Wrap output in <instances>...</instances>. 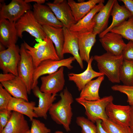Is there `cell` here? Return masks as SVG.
I'll use <instances>...</instances> for the list:
<instances>
[{
    "instance_id": "cell-17",
    "label": "cell",
    "mask_w": 133,
    "mask_h": 133,
    "mask_svg": "<svg viewBox=\"0 0 133 133\" xmlns=\"http://www.w3.org/2000/svg\"><path fill=\"white\" fill-rule=\"evenodd\" d=\"M63 29L65 38L63 50V54L67 53L71 54L76 60L81 68L83 69V61L80 57L79 53L77 34L65 27L64 26Z\"/></svg>"
},
{
    "instance_id": "cell-2",
    "label": "cell",
    "mask_w": 133,
    "mask_h": 133,
    "mask_svg": "<svg viewBox=\"0 0 133 133\" xmlns=\"http://www.w3.org/2000/svg\"><path fill=\"white\" fill-rule=\"evenodd\" d=\"M93 60L97 63L99 72L106 76L113 83H119V72L123 60L122 54L116 56L106 52L100 55L93 56Z\"/></svg>"
},
{
    "instance_id": "cell-40",
    "label": "cell",
    "mask_w": 133,
    "mask_h": 133,
    "mask_svg": "<svg viewBox=\"0 0 133 133\" xmlns=\"http://www.w3.org/2000/svg\"><path fill=\"white\" fill-rule=\"evenodd\" d=\"M102 122L101 119H98L96 121L97 133H107L102 126Z\"/></svg>"
},
{
    "instance_id": "cell-34",
    "label": "cell",
    "mask_w": 133,
    "mask_h": 133,
    "mask_svg": "<svg viewBox=\"0 0 133 133\" xmlns=\"http://www.w3.org/2000/svg\"><path fill=\"white\" fill-rule=\"evenodd\" d=\"M30 130L31 133H50L51 130L45 124L38 119L33 118L32 121Z\"/></svg>"
},
{
    "instance_id": "cell-27",
    "label": "cell",
    "mask_w": 133,
    "mask_h": 133,
    "mask_svg": "<svg viewBox=\"0 0 133 133\" xmlns=\"http://www.w3.org/2000/svg\"><path fill=\"white\" fill-rule=\"evenodd\" d=\"M42 27L47 36L54 44L60 60L64 59L63 50L65 38L63 28H56L48 26H42Z\"/></svg>"
},
{
    "instance_id": "cell-32",
    "label": "cell",
    "mask_w": 133,
    "mask_h": 133,
    "mask_svg": "<svg viewBox=\"0 0 133 133\" xmlns=\"http://www.w3.org/2000/svg\"><path fill=\"white\" fill-rule=\"evenodd\" d=\"M76 122L81 127L82 133H97L96 125L87 118L78 116L76 118Z\"/></svg>"
},
{
    "instance_id": "cell-12",
    "label": "cell",
    "mask_w": 133,
    "mask_h": 133,
    "mask_svg": "<svg viewBox=\"0 0 133 133\" xmlns=\"http://www.w3.org/2000/svg\"><path fill=\"white\" fill-rule=\"evenodd\" d=\"M33 11L36 21L42 26H48L58 28L64 27L47 5L35 3L33 5Z\"/></svg>"
},
{
    "instance_id": "cell-16",
    "label": "cell",
    "mask_w": 133,
    "mask_h": 133,
    "mask_svg": "<svg viewBox=\"0 0 133 133\" xmlns=\"http://www.w3.org/2000/svg\"><path fill=\"white\" fill-rule=\"evenodd\" d=\"M32 90L34 96L39 99L38 106L33 108L34 112L38 117H43L46 119L47 113L56 100V95L41 92L37 85Z\"/></svg>"
},
{
    "instance_id": "cell-7",
    "label": "cell",
    "mask_w": 133,
    "mask_h": 133,
    "mask_svg": "<svg viewBox=\"0 0 133 133\" xmlns=\"http://www.w3.org/2000/svg\"><path fill=\"white\" fill-rule=\"evenodd\" d=\"M20 59L18 67V76L25 84L28 94L32 90L33 75L35 69L31 55L26 51L23 43L20 48Z\"/></svg>"
},
{
    "instance_id": "cell-13",
    "label": "cell",
    "mask_w": 133,
    "mask_h": 133,
    "mask_svg": "<svg viewBox=\"0 0 133 133\" xmlns=\"http://www.w3.org/2000/svg\"><path fill=\"white\" fill-rule=\"evenodd\" d=\"M131 107L129 105L115 104L112 102L106 108V114L112 121L124 126H129Z\"/></svg>"
},
{
    "instance_id": "cell-1",
    "label": "cell",
    "mask_w": 133,
    "mask_h": 133,
    "mask_svg": "<svg viewBox=\"0 0 133 133\" xmlns=\"http://www.w3.org/2000/svg\"><path fill=\"white\" fill-rule=\"evenodd\" d=\"M59 96L61 99L53 103L48 112L52 119L57 124L62 125L68 132L70 131L69 126L73 115L71 105L73 99L66 87Z\"/></svg>"
},
{
    "instance_id": "cell-38",
    "label": "cell",
    "mask_w": 133,
    "mask_h": 133,
    "mask_svg": "<svg viewBox=\"0 0 133 133\" xmlns=\"http://www.w3.org/2000/svg\"><path fill=\"white\" fill-rule=\"evenodd\" d=\"M16 76L10 73H1L0 74V82L7 81L14 79Z\"/></svg>"
},
{
    "instance_id": "cell-46",
    "label": "cell",
    "mask_w": 133,
    "mask_h": 133,
    "mask_svg": "<svg viewBox=\"0 0 133 133\" xmlns=\"http://www.w3.org/2000/svg\"></svg>"
},
{
    "instance_id": "cell-42",
    "label": "cell",
    "mask_w": 133,
    "mask_h": 133,
    "mask_svg": "<svg viewBox=\"0 0 133 133\" xmlns=\"http://www.w3.org/2000/svg\"><path fill=\"white\" fill-rule=\"evenodd\" d=\"M25 1L27 3H29L34 2H35L36 3L38 4H42L44 3L46 1L45 0H25Z\"/></svg>"
},
{
    "instance_id": "cell-41",
    "label": "cell",
    "mask_w": 133,
    "mask_h": 133,
    "mask_svg": "<svg viewBox=\"0 0 133 133\" xmlns=\"http://www.w3.org/2000/svg\"><path fill=\"white\" fill-rule=\"evenodd\" d=\"M131 112L129 127L132 133H133V106H131Z\"/></svg>"
},
{
    "instance_id": "cell-23",
    "label": "cell",
    "mask_w": 133,
    "mask_h": 133,
    "mask_svg": "<svg viewBox=\"0 0 133 133\" xmlns=\"http://www.w3.org/2000/svg\"><path fill=\"white\" fill-rule=\"evenodd\" d=\"M35 105V103L34 101L29 102L22 99L12 97L8 104L7 109L27 116L32 121L34 117H38L33 110Z\"/></svg>"
},
{
    "instance_id": "cell-4",
    "label": "cell",
    "mask_w": 133,
    "mask_h": 133,
    "mask_svg": "<svg viewBox=\"0 0 133 133\" xmlns=\"http://www.w3.org/2000/svg\"><path fill=\"white\" fill-rule=\"evenodd\" d=\"M113 96L110 95L93 101L86 100L79 97L75 99L84 108L85 114L87 119L95 123L98 119L102 121L108 119L106 114V108L109 104L113 102Z\"/></svg>"
},
{
    "instance_id": "cell-31",
    "label": "cell",
    "mask_w": 133,
    "mask_h": 133,
    "mask_svg": "<svg viewBox=\"0 0 133 133\" xmlns=\"http://www.w3.org/2000/svg\"><path fill=\"white\" fill-rule=\"evenodd\" d=\"M102 126L107 133H132L129 126H124L109 120H102Z\"/></svg>"
},
{
    "instance_id": "cell-14",
    "label": "cell",
    "mask_w": 133,
    "mask_h": 133,
    "mask_svg": "<svg viewBox=\"0 0 133 133\" xmlns=\"http://www.w3.org/2000/svg\"><path fill=\"white\" fill-rule=\"evenodd\" d=\"M99 41L107 52L116 56L122 55L126 44L121 35L111 32L100 38Z\"/></svg>"
},
{
    "instance_id": "cell-11",
    "label": "cell",
    "mask_w": 133,
    "mask_h": 133,
    "mask_svg": "<svg viewBox=\"0 0 133 133\" xmlns=\"http://www.w3.org/2000/svg\"><path fill=\"white\" fill-rule=\"evenodd\" d=\"M47 4L64 27L69 29L76 23L67 0H55Z\"/></svg>"
},
{
    "instance_id": "cell-25",
    "label": "cell",
    "mask_w": 133,
    "mask_h": 133,
    "mask_svg": "<svg viewBox=\"0 0 133 133\" xmlns=\"http://www.w3.org/2000/svg\"><path fill=\"white\" fill-rule=\"evenodd\" d=\"M77 34L80 57L83 61L88 63L90 58V54L91 50L96 41L97 35L93 32Z\"/></svg>"
},
{
    "instance_id": "cell-3",
    "label": "cell",
    "mask_w": 133,
    "mask_h": 133,
    "mask_svg": "<svg viewBox=\"0 0 133 133\" xmlns=\"http://www.w3.org/2000/svg\"><path fill=\"white\" fill-rule=\"evenodd\" d=\"M23 43L26 51L32 57L35 68L44 61L60 60L53 43L47 36L44 40L38 41L33 47L30 46L25 41Z\"/></svg>"
},
{
    "instance_id": "cell-37",
    "label": "cell",
    "mask_w": 133,
    "mask_h": 133,
    "mask_svg": "<svg viewBox=\"0 0 133 133\" xmlns=\"http://www.w3.org/2000/svg\"><path fill=\"white\" fill-rule=\"evenodd\" d=\"M122 54L124 60L133 61V41H130L126 44Z\"/></svg>"
},
{
    "instance_id": "cell-45",
    "label": "cell",
    "mask_w": 133,
    "mask_h": 133,
    "mask_svg": "<svg viewBox=\"0 0 133 133\" xmlns=\"http://www.w3.org/2000/svg\"><path fill=\"white\" fill-rule=\"evenodd\" d=\"M26 133H31L30 130H29Z\"/></svg>"
},
{
    "instance_id": "cell-39",
    "label": "cell",
    "mask_w": 133,
    "mask_h": 133,
    "mask_svg": "<svg viewBox=\"0 0 133 133\" xmlns=\"http://www.w3.org/2000/svg\"><path fill=\"white\" fill-rule=\"evenodd\" d=\"M124 5L132 14L133 17V0H121Z\"/></svg>"
},
{
    "instance_id": "cell-6",
    "label": "cell",
    "mask_w": 133,
    "mask_h": 133,
    "mask_svg": "<svg viewBox=\"0 0 133 133\" xmlns=\"http://www.w3.org/2000/svg\"><path fill=\"white\" fill-rule=\"evenodd\" d=\"M75 60L73 57H70L58 60H48L42 62L34 69L32 89L37 86L38 79L40 77L44 75L53 73L62 67H65L68 69H71L73 67L71 64Z\"/></svg>"
},
{
    "instance_id": "cell-36",
    "label": "cell",
    "mask_w": 133,
    "mask_h": 133,
    "mask_svg": "<svg viewBox=\"0 0 133 133\" xmlns=\"http://www.w3.org/2000/svg\"><path fill=\"white\" fill-rule=\"evenodd\" d=\"M12 111L7 109L0 110V133H1L9 120Z\"/></svg>"
},
{
    "instance_id": "cell-43",
    "label": "cell",
    "mask_w": 133,
    "mask_h": 133,
    "mask_svg": "<svg viewBox=\"0 0 133 133\" xmlns=\"http://www.w3.org/2000/svg\"><path fill=\"white\" fill-rule=\"evenodd\" d=\"M5 47L1 43H0V52L4 51L6 49Z\"/></svg>"
},
{
    "instance_id": "cell-28",
    "label": "cell",
    "mask_w": 133,
    "mask_h": 133,
    "mask_svg": "<svg viewBox=\"0 0 133 133\" xmlns=\"http://www.w3.org/2000/svg\"><path fill=\"white\" fill-rule=\"evenodd\" d=\"M104 78V76L102 75L88 82L81 91L79 98L89 101L100 99V98L99 95V89Z\"/></svg>"
},
{
    "instance_id": "cell-19",
    "label": "cell",
    "mask_w": 133,
    "mask_h": 133,
    "mask_svg": "<svg viewBox=\"0 0 133 133\" xmlns=\"http://www.w3.org/2000/svg\"><path fill=\"white\" fill-rule=\"evenodd\" d=\"M93 60V56H91L87 63L86 69L83 72L78 74L72 73L68 75L69 80L75 83L79 91H81L85 85L93 78L104 75L93 69L92 63Z\"/></svg>"
},
{
    "instance_id": "cell-33",
    "label": "cell",
    "mask_w": 133,
    "mask_h": 133,
    "mask_svg": "<svg viewBox=\"0 0 133 133\" xmlns=\"http://www.w3.org/2000/svg\"><path fill=\"white\" fill-rule=\"evenodd\" d=\"M111 89L126 95L127 97V101L130 106H133V86L124 85L116 84L112 86Z\"/></svg>"
},
{
    "instance_id": "cell-24",
    "label": "cell",
    "mask_w": 133,
    "mask_h": 133,
    "mask_svg": "<svg viewBox=\"0 0 133 133\" xmlns=\"http://www.w3.org/2000/svg\"><path fill=\"white\" fill-rule=\"evenodd\" d=\"M0 83L13 97L22 99L29 101L26 86L18 76H16L11 80L2 82Z\"/></svg>"
},
{
    "instance_id": "cell-44",
    "label": "cell",
    "mask_w": 133,
    "mask_h": 133,
    "mask_svg": "<svg viewBox=\"0 0 133 133\" xmlns=\"http://www.w3.org/2000/svg\"><path fill=\"white\" fill-rule=\"evenodd\" d=\"M54 133H64L63 132L60 131H56Z\"/></svg>"
},
{
    "instance_id": "cell-30",
    "label": "cell",
    "mask_w": 133,
    "mask_h": 133,
    "mask_svg": "<svg viewBox=\"0 0 133 133\" xmlns=\"http://www.w3.org/2000/svg\"><path fill=\"white\" fill-rule=\"evenodd\" d=\"M110 32L118 34L123 38L133 41V17L124 21Z\"/></svg>"
},
{
    "instance_id": "cell-10",
    "label": "cell",
    "mask_w": 133,
    "mask_h": 133,
    "mask_svg": "<svg viewBox=\"0 0 133 133\" xmlns=\"http://www.w3.org/2000/svg\"><path fill=\"white\" fill-rule=\"evenodd\" d=\"M64 71V67H62L53 73L41 76L40 91L43 93L57 95L58 93L62 90L65 83Z\"/></svg>"
},
{
    "instance_id": "cell-22",
    "label": "cell",
    "mask_w": 133,
    "mask_h": 133,
    "mask_svg": "<svg viewBox=\"0 0 133 133\" xmlns=\"http://www.w3.org/2000/svg\"><path fill=\"white\" fill-rule=\"evenodd\" d=\"M29 130L24 115L12 111L11 117L1 133H26Z\"/></svg>"
},
{
    "instance_id": "cell-26",
    "label": "cell",
    "mask_w": 133,
    "mask_h": 133,
    "mask_svg": "<svg viewBox=\"0 0 133 133\" xmlns=\"http://www.w3.org/2000/svg\"><path fill=\"white\" fill-rule=\"evenodd\" d=\"M104 2V0H90L81 2H76L73 0H67L76 23L88 14L96 5Z\"/></svg>"
},
{
    "instance_id": "cell-8",
    "label": "cell",
    "mask_w": 133,
    "mask_h": 133,
    "mask_svg": "<svg viewBox=\"0 0 133 133\" xmlns=\"http://www.w3.org/2000/svg\"><path fill=\"white\" fill-rule=\"evenodd\" d=\"M20 59V48L15 44L0 52V68L3 73L18 76V67Z\"/></svg>"
},
{
    "instance_id": "cell-18",
    "label": "cell",
    "mask_w": 133,
    "mask_h": 133,
    "mask_svg": "<svg viewBox=\"0 0 133 133\" xmlns=\"http://www.w3.org/2000/svg\"><path fill=\"white\" fill-rule=\"evenodd\" d=\"M18 37L15 22L0 18V43L7 48L16 44Z\"/></svg>"
},
{
    "instance_id": "cell-5",
    "label": "cell",
    "mask_w": 133,
    "mask_h": 133,
    "mask_svg": "<svg viewBox=\"0 0 133 133\" xmlns=\"http://www.w3.org/2000/svg\"><path fill=\"white\" fill-rule=\"evenodd\" d=\"M15 26L18 37L22 38L24 32H26L37 39L38 41L44 40L47 36L42 26L35 18L33 11L27 12L15 23Z\"/></svg>"
},
{
    "instance_id": "cell-21",
    "label": "cell",
    "mask_w": 133,
    "mask_h": 133,
    "mask_svg": "<svg viewBox=\"0 0 133 133\" xmlns=\"http://www.w3.org/2000/svg\"><path fill=\"white\" fill-rule=\"evenodd\" d=\"M115 0H109L102 9L94 16L95 25L93 32L99 34L108 27L109 17Z\"/></svg>"
},
{
    "instance_id": "cell-35",
    "label": "cell",
    "mask_w": 133,
    "mask_h": 133,
    "mask_svg": "<svg viewBox=\"0 0 133 133\" xmlns=\"http://www.w3.org/2000/svg\"><path fill=\"white\" fill-rule=\"evenodd\" d=\"M12 97L11 95L0 84V110L7 109Z\"/></svg>"
},
{
    "instance_id": "cell-15",
    "label": "cell",
    "mask_w": 133,
    "mask_h": 133,
    "mask_svg": "<svg viewBox=\"0 0 133 133\" xmlns=\"http://www.w3.org/2000/svg\"><path fill=\"white\" fill-rule=\"evenodd\" d=\"M103 3L102 2L96 5L84 17L72 25L69 30L77 34L93 32L95 24L93 17L104 6Z\"/></svg>"
},
{
    "instance_id": "cell-9",
    "label": "cell",
    "mask_w": 133,
    "mask_h": 133,
    "mask_svg": "<svg viewBox=\"0 0 133 133\" xmlns=\"http://www.w3.org/2000/svg\"><path fill=\"white\" fill-rule=\"evenodd\" d=\"M31 8L29 3L22 0H12L7 5L0 3V18L15 23Z\"/></svg>"
},
{
    "instance_id": "cell-20",
    "label": "cell",
    "mask_w": 133,
    "mask_h": 133,
    "mask_svg": "<svg viewBox=\"0 0 133 133\" xmlns=\"http://www.w3.org/2000/svg\"><path fill=\"white\" fill-rule=\"evenodd\" d=\"M112 18L111 25L99 34L100 38L106 33L124 21L133 17L129 10L124 5H120L117 0H115L111 13Z\"/></svg>"
},
{
    "instance_id": "cell-29",
    "label": "cell",
    "mask_w": 133,
    "mask_h": 133,
    "mask_svg": "<svg viewBox=\"0 0 133 133\" xmlns=\"http://www.w3.org/2000/svg\"><path fill=\"white\" fill-rule=\"evenodd\" d=\"M119 77L123 85L133 86V61L123 59L120 69Z\"/></svg>"
}]
</instances>
